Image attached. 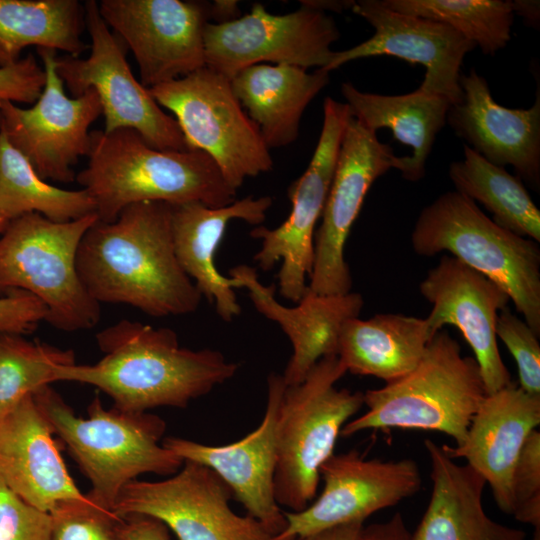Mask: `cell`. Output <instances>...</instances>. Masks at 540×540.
<instances>
[{"instance_id": "f1b7e54d", "label": "cell", "mask_w": 540, "mask_h": 540, "mask_svg": "<svg viewBox=\"0 0 540 540\" xmlns=\"http://www.w3.org/2000/svg\"><path fill=\"white\" fill-rule=\"evenodd\" d=\"M341 94L352 116L369 130L388 128L395 140L412 148L402 176L408 181L422 179L436 136L446 124L450 101L418 89L392 96L363 92L349 82L342 83Z\"/></svg>"}, {"instance_id": "4dcf8cb0", "label": "cell", "mask_w": 540, "mask_h": 540, "mask_svg": "<svg viewBox=\"0 0 540 540\" xmlns=\"http://www.w3.org/2000/svg\"><path fill=\"white\" fill-rule=\"evenodd\" d=\"M464 158L448 169L455 191L482 204L500 227L540 242V211L523 182L504 167L494 165L463 146Z\"/></svg>"}, {"instance_id": "7a4b0ae2", "label": "cell", "mask_w": 540, "mask_h": 540, "mask_svg": "<svg viewBox=\"0 0 540 540\" xmlns=\"http://www.w3.org/2000/svg\"><path fill=\"white\" fill-rule=\"evenodd\" d=\"M96 342L104 356L95 364L57 367L54 382L97 387L128 412L157 407L186 408L231 379L239 366L217 350L181 347L169 328L123 319L101 330Z\"/></svg>"}, {"instance_id": "d590c367", "label": "cell", "mask_w": 540, "mask_h": 540, "mask_svg": "<svg viewBox=\"0 0 540 540\" xmlns=\"http://www.w3.org/2000/svg\"><path fill=\"white\" fill-rule=\"evenodd\" d=\"M495 333L516 361L519 387L529 395L540 396L539 336L508 307L499 312Z\"/></svg>"}, {"instance_id": "ba28073f", "label": "cell", "mask_w": 540, "mask_h": 540, "mask_svg": "<svg viewBox=\"0 0 540 540\" xmlns=\"http://www.w3.org/2000/svg\"><path fill=\"white\" fill-rule=\"evenodd\" d=\"M96 213L53 222L38 213L10 220L0 234V296L23 290L46 307V322L66 332L91 329L101 318L100 304L83 286L76 255Z\"/></svg>"}, {"instance_id": "30bf717a", "label": "cell", "mask_w": 540, "mask_h": 540, "mask_svg": "<svg viewBox=\"0 0 540 540\" xmlns=\"http://www.w3.org/2000/svg\"><path fill=\"white\" fill-rule=\"evenodd\" d=\"M86 28L91 37L87 58L56 57L58 76L73 97L94 90L105 118L104 132L129 128L160 150H189L177 120L166 114L139 82L126 59L127 47L109 29L100 15L98 2H84Z\"/></svg>"}, {"instance_id": "52a82bcc", "label": "cell", "mask_w": 540, "mask_h": 540, "mask_svg": "<svg viewBox=\"0 0 540 540\" xmlns=\"http://www.w3.org/2000/svg\"><path fill=\"white\" fill-rule=\"evenodd\" d=\"M336 355L320 359L304 380L285 388L276 428L275 498L291 512L317 493L322 464L334 454L343 426L364 405V393L338 389L346 374Z\"/></svg>"}, {"instance_id": "d6986e66", "label": "cell", "mask_w": 540, "mask_h": 540, "mask_svg": "<svg viewBox=\"0 0 540 540\" xmlns=\"http://www.w3.org/2000/svg\"><path fill=\"white\" fill-rule=\"evenodd\" d=\"M285 388L282 375L269 374L264 418L239 441L210 446L179 437L162 439V445L184 461L202 464L216 472L247 515L260 522L272 536L286 527L285 513L274 491L276 428Z\"/></svg>"}, {"instance_id": "cb8c5ba5", "label": "cell", "mask_w": 540, "mask_h": 540, "mask_svg": "<svg viewBox=\"0 0 540 540\" xmlns=\"http://www.w3.org/2000/svg\"><path fill=\"white\" fill-rule=\"evenodd\" d=\"M54 434L33 394L0 417V479L47 513L59 502L85 496L70 476Z\"/></svg>"}, {"instance_id": "7c38bea8", "label": "cell", "mask_w": 540, "mask_h": 540, "mask_svg": "<svg viewBox=\"0 0 540 540\" xmlns=\"http://www.w3.org/2000/svg\"><path fill=\"white\" fill-rule=\"evenodd\" d=\"M339 37L326 12L301 4L295 11L275 15L255 3L234 20L206 24L205 66L228 79L262 62L325 69L335 53L331 44Z\"/></svg>"}, {"instance_id": "e0dca14e", "label": "cell", "mask_w": 540, "mask_h": 540, "mask_svg": "<svg viewBox=\"0 0 540 540\" xmlns=\"http://www.w3.org/2000/svg\"><path fill=\"white\" fill-rule=\"evenodd\" d=\"M324 486L319 497L298 512H284L286 527L278 534L298 540L326 529L363 522L421 488L418 464L412 459H366L356 450L332 454L320 468Z\"/></svg>"}, {"instance_id": "4316f807", "label": "cell", "mask_w": 540, "mask_h": 540, "mask_svg": "<svg viewBox=\"0 0 540 540\" xmlns=\"http://www.w3.org/2000/svg\"><path fill=\"white\" fill-rule=\"evenodd\" d=\"M329 73L288 64H255L231 79L232 90L269 148L296 141L308 104L329 83Z\"/></svg>"}, {"instance_id": "8992f818", "label": "cell", "mask_w": 540, "mask_h": 540, "mask_svg": "<svg viewBox=\"0 0 540 540\" xmlns=\"http://www.w3.org/2000/svg\"><path fill=\"white\" fill-rule=\"evenodd\" d=\"M416 254L449 252L499 285L540 336V247L486 216L476 202L448 191L427 205L411 235Z\"/></svg>"}, {"instance_id": "e575fe53", "label": "cell", "mask_w": 540, "mask_h": 540, "mask_svg": "<svg viewBox=\"0 0 540 540\" xmlns=\"http://www.w3.org/2000/svg\"><path fill=\"white\" fill-rule=\"evenodd\" d=\"M50 540H120L122 517L89 493L59 502L50 512Z\"/></svg>"}, {"instance_id": "681fc988", "label": "cell", "mask_w": 540, "mask_h": 540, "mask_svg": "<svg viewBox=\"0 0 540 540\" xmlns=\"http://www.w3.org/2000/svg\"><path fill=\"white\" fill-rule=\"evenodd\" d=\"M533 540H540V527L535 528V533H534V536H533Z\"/></svg>"}, {"instance_id": "6da1fadb", "label": "cell", "mask_w": 540, "mask_h": 540, "mask_svg": "<svg viewBox=\"0 0 540 540\" xmlns=\"http://www.w3.org/2000/svg\"><path fill=\"white\" fill-rule=\"evenodd\" d=\"M171 215L168 203L139 202L85 232L76 268L96 302L127 304L156 318L198 309L202 295L177 259Z\"/></svg>"}, {"instance_id": "603a6c76", "label": "cell", "mask_w": 540, "mask_h": 540, "mask_svg": "<svg viewBox=\"0 0 540 540\" xmlns=\"http://www.w3.org/2000/svg\"><path fill=\"white\" fill-rule=\"evenodd\" d=\"M236 288H245L256 310L278 323L289 338L293 353L283 380L287 386L301 383L323 357L336 355L339 336L346 321L359 316L362 295L356 292L321 295L308 287L294 307L277 301L276 286H266L253 267L238 265L229 270Z\"/></svg>"}, {"instance_id": "5b68a950", "label": "cell", "mask_w": 540, "mask_h": 540, "mask_svg": "<svg viewBox=\"0 0 540 540\" xmlns=\"http://www.w3.org/2000/svg\"><path fill=\"white\" fill-rule=\"evenodd\" d=\"M486 395L475 358L463 356L459 343L441 329L413 371L364 392L367 411L349 420L340 435L367 429H420L444 433L460 445Z\"/></svg>"}, {"instance_id": "9a60e30c", "label": "cell", "mask_w": 540, "mask_h": 540, "mask_svg": "<svg viewBox=\"0 0 540 540\" xmlns=\"http://www.w3.org/2000/svg\"><path fill=\"white\" fill-rule=\"evenodd\" d=\"M45 71V85L35 104L21 108L0 103L1 130L45 181L73 182V166L88 156L91 124L102 114L98 94L88 90L70 98L56 72V51L36 48Z\"/></svg>"}, {"instance_id": "836d02e7", "label": "cell", "mask_w": 540, "mask_h": 540, "mask_svg": "<svg viewBox=\"0 0 540 540\" xmlns=\"http://www.w3.org/2000/svg\"><path fill=\"white\" fill-rule=\"evenodd\" d=\"M74 363L70 349L0 333V417L26 396L53 383L57 367Z\"/></svg>"}, {"instance_id": "ab89813d", "label": "cell", "mask_w": 540, "mask_h": 540, "mask_svg": "<svg viewBox=\"0 0 540 540\" xmlns=\"http://www.w3.org/2000/svg\"><path fill=\"white\" fill-rule=\"evenodd\" d=\"M46 317L45 305L31 293L13 290L0 296V333L30 334Z\"/></svg>"}, {"instance_id": "d4e9b609", "label": "cell", "mask_w": 540, "mask_h": 540, "mask_svg": "<svg viewBox=\"0 0 540 540\" xmlns=\"http://www.w3.org/2000/svg\"><path fill=\"white\" fill-rule=\"evenodd\" d=\"M272 205L270 196H248L223 207L199 202L171 205L172 236L177 259L202 297L215 305L219 317L230 322L240 315L235 280L215 265L217 248L231 220L260 225Z\"/></svg>"}, {"instance_id": "ffe728a7", "label": "cell", "mask_w": 540, "mask_h": 540, "mask_svg": "<svg viewBox=\"0 0 540 540\" xmlns=\"http://www.w3.org/2000/svg\"><path fill=\"white\" fill-rule=\"evenodd\" d=\"M433 307L425 318L432 336L446 324L457 327L475 354L486 394L512 383L495 333L498 312L510 297L496 283L453 256L443 255L420 283Z\"/></svg>"}, {"instance_id": "f907efd6", "label": "cell", "mask_w": 540, "mask_h": 540, "mask_svg": "<svg viewBox=\"0 0 540 540\" xmlns=\"http://www.w3.org/2000/svg\"><path fill=\"white\" fill-rule=\"evenodd\" d=\"M1 123H2V116H1V111H0V128H1Z\"/></svg>"}, {"instance_id": "7402d4cb", "label": "cell", "mask_w": 540, "mask_h": 540, "mask_svg": "<svg viewBox=\"0 0 540 540\" xmlns=\"http://www.w3.org/2000/svg\"><path fill=\"white\" fill-rule=\"evenodd\" d=\"M540 424V396L516 383L488 394L472 418L460 445H441L452 459H465L492 490L499 509L512 515V476L529 434Z\"/></svg>"}, {"instance_id": "7bdbcfd3", "label": "cell", "mask_w": 540, "mask_h": 540, "mask_svg": "<svg viewBox=\"0 0 540 540\" xmlns=\"http://www.w3.org/2000/svg\"><path fill=\"white\" fill-rule=\"evenodd\" d=\"M363 527V522L343 524L309 535L300 540H360Z\"/></svg>"}, {"instance_id": "484cf974", "label": "cell", "mask_w": 540, "mask_h": 540, "mask_svg": "<svg viewBox=\"0 0 540 540\" xmlns=\"http://www.w3.org/2000/svg\"><path fill=\"white\" fill-rule=\"evenodd\" d=\"M432 490L411 540H525L518 528L496 522L483 506L484 479L467 464L450 458L442 446L424 442Z\"/></svg>"}, {"instance_id": "2e32d148", "label": "cell", "mask_w": 540, "mask_h": 540, "mask_svg": "<svg viewBox=\"0 0 540 540\" xmlns=\"http://www.w3.org/2000/svg\"><path fill=\"white\" fill-rule=\"evenodd\" d=\"M101 17L136 59L141 84L154 86L205 67L211 4L181 0H101Z\"/></svg>"}, {"instance_id": "ac0fdd59", "label": "cell", "mask_w": 540, "mask_h": 540, "mask_svg": "<svg viewBox=\"0 0 540 540\" xmlns=\"http://www.w3.org/2000/svg\"><path fill=\"white\" fill-rule=\"evenodd\" d=\"M351 10L374 28V34L335 52L324 70L362 58L394 56L424 66L419 91L441 95L452 105L461 102L460 69L465 56L476 48L473 42L443 23L390 10L381 0L355 1Z\"/></svg>"}, {"instance_id": "4fadbf2b", "label": "cell", "mask_w": 540, "mask_h": 540, "mask_svg": "<svg viewBox=\"0 0 540 540\" xmlns=\"http://www.w3.org/2000/svg\"><path fill=\"white\" fill-rule=\"evenodd\" d=\"M233 493L212 469L184 461L172 477L126 484L112 510L119 517L141 514L161 521L178 540H271L264 526L229 505Z\"/></svg>"}, {"instance_id": "b9f144b4", "label": "cell", "mask_w": 540, "mask_h": 540, "mask_svg": "<svg viewBox=\"0 0 540 540\" xmlns=\"http://www.w3.org/2000/svg\"><path fill=\"white\" fill-rule=\"evenodd\" d=\"M360 540H411V532L397 512L385 522L364 526Z\"/></svg>"}, {"instance_id": "f546056e", "label": "cell", "mask_w": 540, "mask_h": 540, "mask_svg": "<svg viewBox=\"0 0 540 540\" xmlns=\"http://www.w3.org/2000/svg\"><path fill=\"white\" fill-rule=\"evenodd\" d=\"M84 4L78 0H0V68L20 60L29 46L79 57L88 46Z\"/></svg>"}, {"instance_id": "c3c4849f", "label": "cell", "mask_w": 540, "mask_h": 540, "mask_svg": "<svg viewBox=\"0 0 540 540\" xmlns=\"http://www.w3.org/2000/svg\"><path fill=\"white\" fill-rule=\"evenodd\" d=\"M271 540H298V539L295 537H282V536L276 535L272 537Z\"/></svg>"}, {"instance_id": "74e56055", "label": "cell", "mask_w": 540, "mask_h": 540, "mask_svg": "<svg viewBox=\"0 0 540 540\" xmlns=\"http://www.w3.org/2000/svg\"><path fill=\"white\" fill-rule=\"evenodd\" d=\"M51 516L12 492L0 479V540H50Z\"/></svg>"}, {"instance_id": "ee69618b", "label": "cell", "mask_w": 540, "mask_h": 540, "mask_svg": "<svg viewBox=\"0 0 540 540\" xmlns=\"http://www.w3.org/2000/svg\"><path fill=\"white\" fill-rule=\"evenodd\" d=\"M514 15L523 18L527 25L539 27L540 2L538 0H511Z\"/></svg>"}, {"instance_id": "83f0119b", "label": "cell", "mask_w": 540, "mask_h": 540, "mask_svg": "<svg viewBox=\"0 0 540 540\" xmlns=\"http://www.w3.org/2000/svg\"><path fill=\"white\" fill-rule=\"evenodd\" d=\"M432 335L423 318L377 314L349 319L342 327L337 357L347 372L373 376L386 383L413 371Z\"/></svg>"}, {"instance_id": "8fae6325", "label": "cell", "mask_w": 540, "mask_h": 540, "mask_svg": "<svg viewBox=\"0 0 540 540\" xmlns=\"http://www.w3.org/2000/svg\"><path fill=\"white\" fill-rule=\"evenodd\" d=\"M352 116L346 103L326 97L321 133L305 172L288 187L291 212L278 227L257 226L251 237L261 241L254 260L263 271L281 261L277 275L280 295L297 303L305 293L314 263L315 227L332 182L342 136Z\"/></svg>"}, {"instance_id": "5bb4252c", "label": "cell", "mask_w": 540, "mask_h": 540, "mask_svg": "<svg viewBox=\"0 0 540 540\" xmlns=\"http://www.w3.org/2000/svg\"><path fill=\"white\" fill-rule=\"evenodd\" d=\"M405 168V156L351 116L346 124L321 224L314 235V263L308 288L321 295L351 292L344 248L371 185L390 169Z\"/></svg>"}, {"instance_id": "8d00e7d4", "label": "cell", "mask_w": 540, "mask_h": 540, "mask_svg": "<svg viewBox=\"0 0 540 540\" xmlns=\"http://www.w3.org/2000/svg\"><path fill=\"white\" fill-rule=\"evenodd\" d=\"M513 516L521 523L540 527V432L527 437L512 476Z\"/></svg>"}, {"instance_id": "1f68e13d", "label": "cell", "mask_w": 540, "mask_h": 540, "mask_svg": "<svg viewBox=\"0 0 540 540\" xmlns=\"http://www.w3.org/2000/svg\"><path fill=\"white\" fill-rule=\"evenodd\" d=\"M0 213L8 221L38 213L62 223L96 213V207L85 189L66 190L43 180L0 129Z\"/></svg>"}, {"instance_id": "f35d334b", "label": "cell", "mask_w": 540, "mask_h": 540, "mask_svg": "<svg viewBox=\"0 0 540 540\" xmlns=\"http://www.w3.org/2000/svg\"><path fill=\"white\" fill-rule=\"evenodd\" d=\"M45 80L44 68L32 54L0 68V103H34L44 88Z\"/></svg>"}, {"instance_id": "7dc6e473", "label": "cell", "mask_w": 540, "mask_h": 540, "mask_svg": "<svg viewBox=\"0 0 540 540\" xmlns=\"http://www.w3.org/2000/svg\"><path fill=\"white\" fill-rule=\"evenodd\" d=\"M8 220L4 218V216L0 213V234L4 231L8 224Z\"/></svg>"}, {"instance_id": "44dd1931", "label": "cell", "mask_w": 540, "mask_h": 540, "mask_svg": "<svg viewBox=\"0 0 540 540\" xmlns=\"http://www.w3.org/2000/svg\"><path fill=\"white\" fill-rule=\"evenodd\" d=\"M462 100L448 110L446 123L490 163L511 165L517 177L540 187V93L527 109L498 104L489 85L474 68L460 75Z\"/></svg>"}, {"instance_id": "277c9868", "label": "cell", "mask_w": 540, "mask_h": 540, "mask_svg": "<svg viewBox=\"0 0 540 540\" xmlns=\"http://www.w3.org/2000/svg\"><path fill=\"white\" fill-rule=\"evenodd\" d=\"M33 397L91 482L88 493L111 509L122 488L138 476L173 475L184 463L162 445L166 422L157 415L116 407L107 410L95 397L88 406V417L81 418L50 385L38 389Z\"/></svg>"}, {"instance_id": "bcb514c9", "label": "cell", "mask_w": 540, "mask_h": 540, "mask_svg": "<svg viewBox=\"0 0 540 540\" xmlns=\"http://www.w3.org/2000/svg\"><path fill=\"white\" fill-rule=\"evenodd\" d=\"M355 1H335V0H304L301 1L302 5L321 10L323 12L329 10L341 13L343 11L352 9Z\"/></svg>"}, {"instance_id": "f6af8a7d", "label": "cell", "mask_w": 540, "mask_h": 540, "mask_svg": "<svg viewBox=\"0 0 540 540\" xmlns=\"http://www.w3.org/2000/svg\"><path fill=\"white\" fill-rule=\"evenodd\" d=\"M240 9L237 1L217 0L211 4L212 23H223L239 17Z\"/></svg>"}, {"instance_id": "60d3db41", "label": "cell", "mask_w": 540, "mask_h": 540, "mask_svg": "<svg viewBox=\"0 0 540 540\" xmlns=\"http://www.w3.org/2000/svg\"><path fill=\"white\" fill-rule=\"evenodd\" d=\"M118 536L120 540H169L168 528L161 521L141 514L122 517Z\"/></svg>"}, {"instance_id": "3957f363", "label": "cell", "mask_w": 540, "mask_h": 540, "mask_svg": "<svg viewBox=\"0 0 540 540\" xmlns=\"http://www.w3.org/2000/svg\"><path fill=\"white\" fill-rule=\"evenodd\" d=\"M90 138L88 164L75 179L93 198L100 221L112 222L139 202L223 207L236 200L237 191L202 150H160L129 128L94 130Z\"/></svg>"}, {"instance_id": "9c48e42d", "label": "cell", "mask_w": 540, "mask_h": 540, "mask_svg": "<svg viewBox=\"0 0 540 540\" xmlns=\"http://www.w3.org/2000/svg\"><path fill=\"white\" fill-rule=\"evenodd\" d=\"M149 92L175 115L190 149L208 154L235 191L272 170L269 148L224 75L205 66Z\"/></svg>"}, {"instance_id": "d6a6232c", "label": "cell", "mask_w": 540, "mask_h": 540, "mask_svg": "<svg viewBox=\"0 0 540 540\" xmlns=\"http://www.w3.org/2000/svg\"><path fill=\"white\" fill-rule=\"evenodd\" d=\"M395 12L443 23L494 55L511 39V0H381Z\"/></svg>"}]
</instances>
